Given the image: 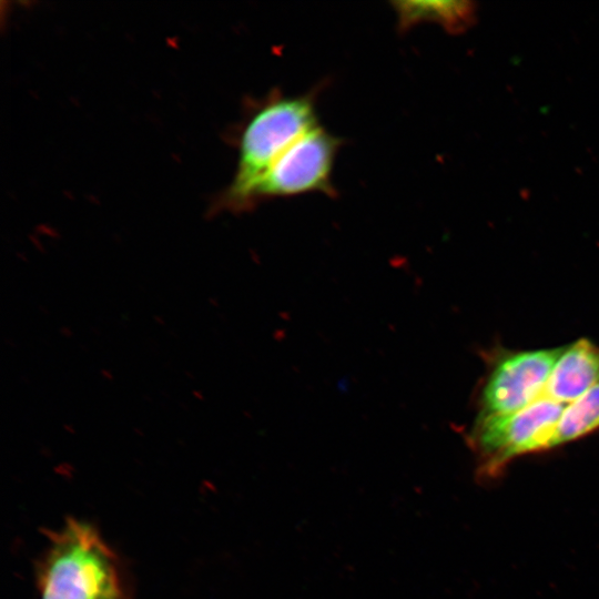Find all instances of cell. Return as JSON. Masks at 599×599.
I'll return each mask as SVG.
<instances>
[{"label": "cell", "instance_id": "1", "mask_svg": "<svg viewBox=\"0 0 599 599\" xmlns=\"http://www.w3.org/2000/svg\"><path fill=\"white\" fill-rule=\"evenodd\" d=\"M321 85L305 94L285 95L278 89L247 105L236 134L237 166L231 184L217 196L214 212L247 211L252 187L275 158L297 136L318 124L316 99Z\"/></svg>", "mask_w": 599, "mask_h": 599}, {"label": "cell", "instance_id": "2", "mask_svg": "<svg viewBox=\"0 0 599 599\" xmlns=\"http://www.w3.org/2000/svg\"><path fill=\"white\" fill-rule=\"evenodd\" d=\"M113 559L89 526L70 522L54 540L40 578L41 599H116Z\"/></svg>", "mask_w": 599, "mask_h": 599}, {"label": "cell", "instance_id": "3", "mask_svg": "<svg viewBox=\"0 0 599 599\" xmlns=\"http://www.w3.org/2000/svg\"><path fill=\"white\" fill-rule=\"evenodd\" d=\"M565 404L541 396L510 414L477 417L468 444L481 475L495 476L514 458L552 448Z\"/></svg>", "mask_w": 599, "mask_h": 599}, {"label": "cell", "instance_id": "4", "mask_svg": "<svg viewBox=\"0 0 599 599\" xmlns=\"http://www.w3.org/2000/svg\"><path fill=\"white\" fill-rule=\"evenodd\" d=\"M343 140L316 124L297 136L270 164L251 190L247 211L271 199L321 192L334 197V161Z\"/></svg>", "mask_w": 599, "mask_h": 599}, {"label": "cell", "instance_id": "5", "mask_svg": "<svg viewBox=\"0 0 599 599\" xmlns=\"http://www.w3.org/2000/svg\"><path fill=\"white\" fill-rule=\"evenodd\" d=\"M564 348L494 354L479 393L478 417L515 413L544 396L548 378Z\"/></svg>", "mask_w": 599, "mask_h": 599}, {"label": "cell", "instance_id": "6", "mask_svg": "<svg viewBox=\"0 0 599 599\" xmlns=\"http://www.w3.org/2000/svg\"><path fill=\"white\" fill-rule=\"evenodd\" d=\"M599 383V346L580 338L557 359L548 378L544 396L561 403H571Z\"/></svg>", "mask_w": 599, "mask_h": 599}, {"label": "cell", "instance_id": "7", "mask_svg": "<svg viewBox=\"0 0 599 599\" xmlns=\"http://www.w3.org/2000/svg\"><path fill=\"white\" fill-rule=\"evenodd\" d=\"M392 6L402 32L420 22H435L450 32H459L470 24L475 11L468 1H394Z\"/></svg>", "mask_w": 599, "mask_h": 599}, {"label": "cell", "instance_id": "8", "mask_svg": "<svg viewBox=\"0 0 599 599\" xmlns=\"http://www.w3.org/2000/svg\"><path fill=\"white\" fill-rule=\"evenodd\" d=\"M599 428V383L565 406L552 448L579 439Z\"/></svg>", "mask_w": 599, "mask_h": 599}]
</instances>
